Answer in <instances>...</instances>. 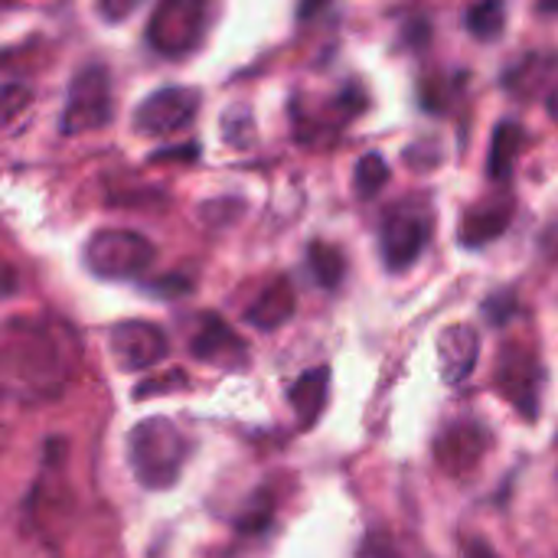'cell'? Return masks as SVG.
Here are the masks:
<instances>
[{
	"mask_svg": "<svg viewBox=\"0 0 558 558\" xmlns=\"http://www.w3.org/2000/svg\"><path fill=\"white\" fill-rule=\"evenodd\" d=\"M546 108H549V118H553V121H558V85L553 88V95H549Z\"/></svg>",
	"mask_w": 558,
	"mask_h": 558,
	"instance_id": "27",
	"label": "cell"
},
{
	"mask_svg": "<svg viewBox=\"0 0 558 558\" xmlns=\"http://www.w3.org/2000/svg\"><path fill=\"white\" fill-rule=\"evenodd\" d=\"M111 356L124 373H144L170 353L167 333L150 320H124L108 337Z\"/></svg>",
	"mask_w": 558,
	"mask_h": 558,
	"instance_id": "9",
	"label": "cell"
},
{
	"mask_svg": "<svg viewBox=\"0 0 558 558\" xmlns=\"http://www.w3.org/2000/svg\"><path fill=\"white\" fill-rule=\"evenodd\" d=\"M307 262H311V271H314V278H317L320 288H327V291L340 288V281H343V275H347V258H343V252H340L337 245H330V242H314V245L307 248Z\"/></svg>",
	"mask_w": 558,
	"mask_h": 558,
	"instance_id": "18",
	"label": "cell"
},
{
	"mask_svg": "<svg viewBox=\"0 0 558 558\" xmlns=\"http://www.w3.org/2000/svg\"><path fill=\"white\" fill-rule=\"evenodd\" d=\"M196 111H199V95L193 88L167 85L141 101V108L134 111V128L137 134L147 137H170L186 131L196 121Z\"/></svg>",
	"mask_w": 558,
	"mask_h": 558,
	"instance_id": "6",
	"label": "cell"
},
{
	"mask_svg": "<svg viewBox=\"0 0 558 558\" xmlns=\"http://www.w3.org/2000/svg\"><path fill=\"white\" fill-rule=\"evenodd\" d=\"M190 350L203 363H219V366H235L245 363V343L239 333L216 314H206L190 340Z\"/></svg>",
	"mask_w": 558,
	"mask_h": 558,
	"instance_id": "12",
	"label": "cell"
},
{
	"mask_svg": "<svg viewBox=\"0 0 558 558\" xmlns=\"http://www.w3.org/2000/svg\"><path fill=\"white\" fill-rule=\"evenodd\" d=\"M464 558H500V556L490 549V543H484V539H468V543H464Z\"/></svg>",
	"mask_w": 558,
	"mask_h": 558,
	"instance_id": "24",
	"label": "cell"
},
{
	"mask_svg": "<svg viewBox=\"0 0 558 558\" xmlns=\"http://www.w3.org/2000/svg\"><path fill=\"white\" fill-rule=\"evenodd\" d=\"M353 180H356V193L363 199L379 196V190L389 183V163H386V157L383 154H363L360 163H356V177Z\"/></svg>",
	"mask_w": 558,
	"mask_h": 558,
	"instance_id": "20",
	"label": "cell"
},
{
	"mask_svg": "<svg viewBox=\"0 0 558 558\" xmlns=\"http://www.w3.org/2000/svg\"><path fill=\"white\" fill-rule=\"evenodd\" d=\"M209 23V0H157L147 20V43L163 59H183L199 49Z\"/></svg>",
	"mask_w": 558,
	"mask_h": 558,
	"instance_id": "4",
	"label": "cell"
},
{
	"mask_svg": "<svg viewBox=\"0 0 558 558\" xmlns=\"http://www.w3.org/2000/svg\"><path fill=\"white\" fill-rule=\"evenodd\" d=\"M539 13H558V0H536Z\"/></svg>",
	"mask_w": 558,
	"mask_h": 558,
	"instance_id": "28",
	"label": "cell"
},
{
	"mask_svg": "<svg viewBox=\"0 0 558 558\" xmlns=\"http://www.w3.org/2000/svg\"><path fill=\"white\" fill-rule=\"evenodd\" d=\"M137 7H141V0H98V13H101L108 23L128 20Z\"/></svg>",
	"mask_w": 558,
	"mask_h": 558,
	"instance_id": "21",
	"label": "cell"
},
{
	"mask_svg": "<svg viewBox=\"0 0 558 558\" xmlns=\"http://www.w3.org/2000/svg\"><path fill=\"white\" fill-rule=\"evenodd\" d=\"M497 386L517 405L523 418L539 415V386H543V369L533 350L526 347H504L500 363H497Z\"/></svg>",
	"mask_w": 558,
	"mask_h": 558,
	"instance_id": "8",
	"label": "cell"
},
{
	"mask_svg": "<svg viewBox=\"0 0 558 558\" xmlns=\"http://www.w3.org/2000/svg\"><path fill=\"white\" fill-rule=\"evenodd\" d=\"M484 314L490 317V324L504 327V324L510 320V314H513V298H510V294H494V298L484 304Z\"/></svg>",
	"mask_w": 558,
	"mask_h": 558,
	"instance_id": "22",
	"label": "cell"
},
{
	"mask_svg": "<svg viewBox=\"0 0 558 558\" xmlns=\"http://www.w3.org/2000/svg\"><path fill=\"white\" fill-rule=\"evenodd\" d=\"M487 428H481L477 422H458V425H448L438 441H435V458L438 464L461 477L468 471H474L484 458V448H487Z\"/></svg>",
	"mask_w": 558,
	"mask_h": 558,
	"instance_id": "10",
	"label": "cell"
},
{
	"mask_svg": "<svg viewBox=\"0 0 558 558\" xmlns=\"http://www.w3.org/2000/svg\"><path fill=\"white\" fill-rule=\"evenodd\" d=\"M114 114L111 105V75L105 65L92 62L85 69L75 72L69 95H65V108L59 118V131L65 137L72 134H92L98 128H105Z\"/></svg>",
	"mask_w": 558,
	"mask_h": 558,
	"instance_id": "5",
	"label": "cell"
},
{
	"mask_svg": "<svg viewBox=\"0 0 558 558\" xmlns=\"http://www.w3.org/2000/svg\"><path fill=\"white\" fill-rule=\"evenodd\" d=\"M556 56H546V52H530L523 62H517L507 75H504V85L517 95V98H530L536 95L546 78L556 72Z\"/></svg>",
	"mask_w": 558,
	"mask_h": 558,
	"instance_id": "17",
	"label": "cell"
},
{
	"mask_svg": "<svg viewBox=\"0 0 558 558\" xmlns=\"http://www.w3.org/2000/svg\"><path fill=\"white\" fill-rule=\"evenodd\" d=\"M330 3H333V0H298V20L307 23V20H314L317 13H324Z\"/></svg>",
	"mask_w": 558,
	"mask_h": 558,
	"instance_id": "23",
	"label": "cell"
},
{
	"mask_svg": "<svg viewBox=\"0 0 558 558\" xmlns=\"http://www.w3.org/2000/svg\"><path fill=\"white\" fill-rule=\"evenodd\" d=\"M409 39H412V43H425V39H428V23H425V20H415V23L409 26Z\"/></svg>",
	"mask_w": 558,
	"mask_h": 558,
	"instance_id": "26",
	"label": "cell"
},
{
	"mask_svg": "<svg viewBox=\"0 0 558 558\" xmlns=\"http://www.w3.org/2000/svg\"><path fill=\"white\" fill-rule=\"evenodd\" d=\"M513 222V199L510 196H497V199H487L474 209H468L464 222H461V242L477 248V245H487L494 239H500Z\"/></svg>",
	"mask_w": 558,
	"mask_h": 558,
	"instance_id": "13",
	"label": "cell"
},
{
	"mask_svg": "<svg viewBox=\"0 0 558 558\" xmlns=\"http://www.w3.org/2000/svg\"><path fill=\"white\" fill-rule=\"evenodd\" d=\"M13 291H16V271L7 262H0V298H7Z\"/></svg>",
	"mask_w": 558,
	"mask_h": 558,
	"instance_id": "25",
	"label": "cell"
},
{
	"mask_svg": "<svg viewBox=\"0 0 558 558\" xmlns=\"http://www.w3.org/2000/svg\"><path fill=\"white\" fill-rule=\"evenodd\" d=\"M154 242L134 229H98L85 242V268L108 281H131L141 278L154 265Z\"/></svg>",
	"mask_w": 558,
	"mask_h": 558,
	"instance_id": "3",
	"label": "cell"
},
{
	"mask_svg": "<svg viewBox=\"0 0 558 558\" xmlns=\"http://www.w3.org/2000/svg\"><path fill=\"white\" fill-rule=\"evenodd\" d=\"M428 232H432V219L425 209H412V206H396L386 222H383V235H379V248H383V262L389 271H402L409 268L428 245Z\"/></svg>",
	"mask_w": 558,
	"mask_h": 558,
	"instance_id": "7",
	"label": "cell"
},
{
	"mask_svg": "<svg viewBox=\"0 0 558 558\" xmlns=\"http://www.w3.org/2000/svg\"><path fill=\"white\" fill-rule=\"evenodd\" d=\"M481 337L471 324H451L438 333V369L448 386L468 383V376L477 366Z\"/></svg>",
	"mask_w": 558,
	"mask_h": 558,
	"instance_id": "11",
	"label": "cell"
},
{
	"mask_svg": "<svg viewBox=\"0 0 558 558\" xmlns=\"http://www.w3.org/2000/svg\"><path fill=\"white\" fill-rule=\"evenodd\" d=\"M75 333L52 317H10L0 324V402L36 405L56 399L75 369Z\"/></svg>",
	"mask_w": 558,
	"mask_h": 558,
	"instance_id": "1",
	"label": "cell"
},
{
	"mask_svg": "<svg viewBox=\"0 0 558 558\" xmlns=\"http://www.w3.org/2000/svg\"><path fill=\"white\" fill-rule=\"evenodd\" d=\"M507 26V7L504 0H477L468 10V29L477 39H500Z\"/></svg>",
	"mask_w": 558,
	"mask_h": 558,
	"instance_id": "19",
	"label": "cell"
},
{
	"mask_svg": "<svg viewBox=\"0 0 558 558\" xmlns=\"http://www.w3.org/2000/svg\"><path fill=\"white\" fill-rule=\"evenodd\" d=\"M523 124L520 121H500L497 131H494V141H490V157H487V177L494 183H504L513 177V167H517V157L523 150Z\"/></svg>",
	"mask_w": 558,
	"mask_h": 558,
	"instance_id": "16",
	"label": "cell"
},
{
	"mask_svg": "<svg viewBox=\"0 0 558 558\" xmlns=\"http://www.w3.org/2000/svg\"><path fill=\"white\" fill-rule=\"evenodd\" d=\"M327 392H330V369H327V366L304 373V376L291 386L288 396H291V405H294V412H298L301 428H311V425L324 415Z\"/></svg>",
	"mask_w": 558,
	"mask_h": 558,
	"instance_id": "15",
	"label": "cell"
},
{
	"mask_svg": "<svg viewBox=\"0 0 558 558\" xmlns=\"http://www.w3.org/2000/svg\"><path fill=\"white\" fill-rule=\"evenodd\" d=\"M128 454L144 490H170L186 461V438L170 418H144L128 438Z\"/></svg>",
	"mask_w": 558,
	"mask_h": 558,
	"instance_id": "2",
	"label": "cell"
},
{
	"mask_svg": "<svg viewBox=\"0 0 558 558\" xmlns=\"http://www.w3.org/2000/svg\"><path fill=\"white\" fill-rule=\"evenodd\" d=\"M294 307H298L294 284L288 278H278L252 301V307L245 311V320L258 330H278L281 324L294 317Z\"/></svg>",
	"mask_w": 558,
	"mask_h": 558,
	"instance_id": "14",
	"label": "cell"
}]
</instances>
